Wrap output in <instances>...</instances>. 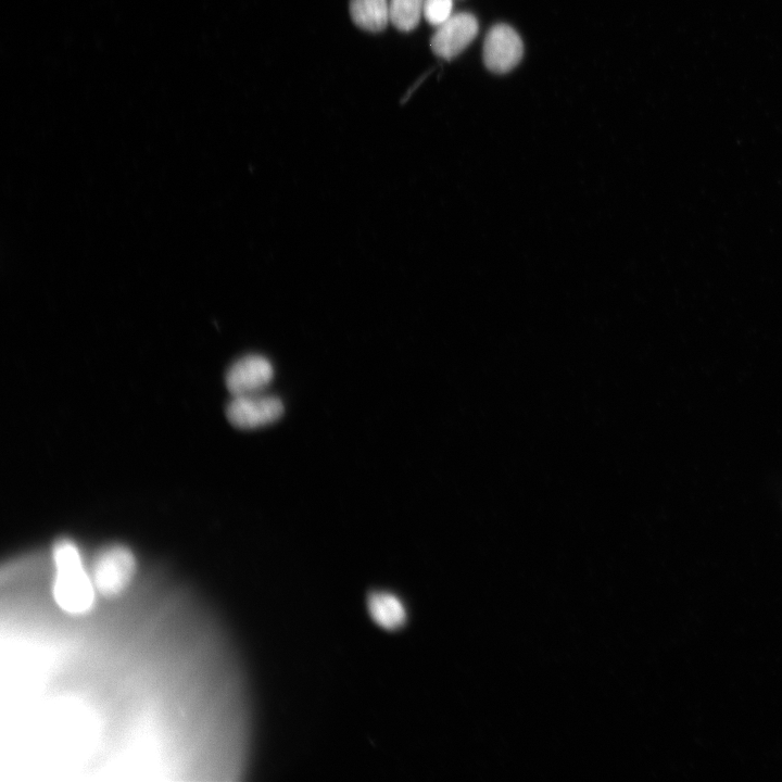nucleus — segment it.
I'll return each instance as SVG.
<instances>
[{"label": "nucleus", "instance_id": "f257e3e1", "mask_svg": "<svg viewBox=\"0 0 782 782\" xmlns=\"http://www.w3.org/2000/svg\"><path fill=\"white\" fill-rule=\"evenodd\" d=\"M51 558L55 569L52 594L58 606L72 615L89 611L97 591L78 545L70 538H60L51 547Z\"/></svg>", "mask_w": 782, "mask_h": 782}, {"label": "nucleus", "instance_id": "f03ea898", "mask_svg": "<svg viewBox=\"0 0 782 782\" xmlns=\"http://www.w3.org/2000/svg\"><path fill=\"white\" fill-rule=\"evenodd\" d=\"M136 569L137 560L131 548L122 543H111L94 554L90 576L99 594L114 597L128 588Z\"/></svg>", "mask_w": 782, "mask_h": 782}, {"label": "nucleus", "instance_id": "7ed1b4c3", "mask_svg": "<svg viewBox=\"0 0 782 782\" xmlns=\"http://www.w3.org/2000/svg\"><path fill=\"white\" fill-rule=\"evenodd\" d=\"M285 413L281 399L266 391L232 395L226 406L229 422L242 430L258 429L276 422Z\"/></svg>", "mask_w": 782, "mask_h": 782}, {"label": "nucleus", "instance_id": "20e7f679", "mask_svg": "<svg viewBox=\"0 0 782 782\" xmlns=\"http://www.w3.org/2000/svg\"><path fill=\"white\" fill-rule=\"evenodd\" d=\"M275 377L270 360L261 354H247L237 358L227 369L225 383L231 395L266 391Z\"/></svg>", "mask_w": 782, "mask_h": 782}, {"label": "nucleus", "instance_id": "39448f33", "mask_svg": "<svg viewBox=\"0 0 782 782\" xmlns=\"http://www.w3.org/2000/svg\"><path fill=\"white\" fill-rule=\"evenodd\" d=\"M522 53V40L513 27L496 24L490 28L483 42V62L491 72H509L520 62Z\"/></svg>", "mask_w": 782, "mask_h": 782}, {"label": "nucleus", "instance_id": "423d86ee", "mask_svg": "<svg viewBox=\"0 0 782 782\" xmlns=\"http://www.w3.org/2000/svg\"><path fill=\"white\" fill-rule=\"evenodd\" d=\"M478 29V21L471 13L453 14L437 27L430 40L431 50L436 55L450 60L458 55L475 39Z\"/></svg>", "mask_w": 782, "mask_h": 782}, {"label": "nucleus", "instance_id": "0eeeda50", "mask_svg": "<svg viewBox=\"0 0 782 782\" xmlns=\"http://www.w3.org/2000/svg\"><path fill=\"white\" fill-rule=\"evenodd\" d=\"M350 14L358 27L371 33L381 31L390 21L388 0H351Z\"/></svg>", "mask_w": 782, "mask_h": 782}, {"label": "nucleus", "instance_id": "6e6552de", "mask_svg": "<svg viewBox=\"0 0 782 782\" xmlns=\"http://www.w3.org/2000/svg\"><path fill=\"white\" fill-rule=\"evenodd\" d=\"M368 608L374 620L386 629H395L406 619L402 602L387 592L373 593L368 600Z\"/></svg>", "mask_w": 782, "mask_h": 782}, {"label": "nucleus", "instance_id": "1a4fd4ad", "mask_svg": "<svg viewBox=\"0 0 782 782\" xmlns=\"http://www.w3.org/2000/svg\"><path fill=\"white\" fill-rule=\"evenodd\" d=\"M425 0H390L391 23L402 31L413 30L422 15Z\"/></svg>", "mask_w": 782, "mask_h": 782}, {"label": "nucleus", "instance_id": "9d476101", "mask_svg": "<svg viewBox=\"0 0 782 782\" xmlns=\"http://www.w3.org/2000/svg\"><path fill=\"white\" fill-rule=\"evenodd\" d=\"M422 15L432 26H440L453 15V0H425Z\"/></svg>", "mask_w": 782, "mask_h": 782}]
</instances>
